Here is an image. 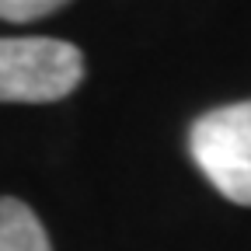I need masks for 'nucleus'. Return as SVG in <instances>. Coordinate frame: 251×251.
Here are the masks:
<instances>
[{"instance_id":"obj_1","label":"nucleus","mask_w":251,"mask_h":251,"mask_svg":"<svg viewBox=\"0 0 251 251\" xmlns=\"http://www.w3.org/2000/svg\"><path fill=\"white\" fill-rule=\"evenodd\" d=\"M84 80V56L63 39H0V101H59Z\"/></svg>"},{"instance_id":"obj_2","label":"nucleus","mask_w":251,"mask_h":251,"mask_svg":"<svg viewBox=\"0 0 251 251\" xmlns=\"http://www.w3.org/2000/svg\"><path fill=\"white\" fill-rule=\"evenodd\" d=\"M188 150L220 196L251 206V101L199 115L188 133Z\"/></svg>"},{"instance_id":"obj_3","label":"nucleus","mask_w":251,"mask_h":251,"mask_svg":"<svg viewBox=\"0 0 251 251\" xmlns=\"http://www.w3.org/2000/svg\"><path fill=\"white\" fill-rule=\"evenodd\" d=\"M0 251H52L39 216L18 199H0Z\"/></svg>"},{"instance_id":"obj_4","label":"nucleus","mask_w":251,"mask_h":251,"mask_svg":"<svg viewBox=\"0 0 251 251\" xmlns=\"http://www.w3.org/2000/svg\"><path fill=\"white\" fill-rule=\"evenodd\" d=\"M70 0H0V18L4 21H39L52 11H59Z\"/></svg>"}]
</instances>
